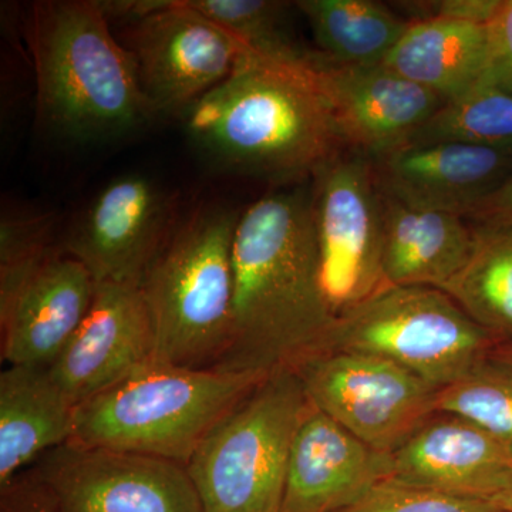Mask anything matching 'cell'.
Segmentation results:
<instances>
[{
  "mask_svg": "<svg viewBox=\"0 0 512 512\" xmlns=\"http://www.w3.org/2000/svg\"><path fill=\"white\" fill-rule=\"evenodd\" d=\"M184 117L212 163L275 183L315 177L348 151L322 55L296 45L242 50L227 79Z\"/></svg>",
  "mask_w": 512,
  "mask_h": 512,
  "instance_id": "cell-1",
  "label": "cell"
},
{
  "mask_svg": "<svg viewBox=\"0 0 512 512\" xmlns=\"http://www.w3.org/2000/svg\"><path fill=\"white\" fill-rule=\"evenodd\" d=\"M231 329L214 369L272 375L319 355L336 315L323 292L311 191L254 202L235 228Z\"/></svg>",
  "mask_w": 512,
  "mask_h": 512,
  "instance_id": "cell-2",
  "label": "cell"
},
{
  "mask_svg": "<svg viewBox=\"0 0 512 512\" xmlns=\"http://www.w3.org/2000/svg\"><path fill=\"white\" fill-rule=\"evenodd\" d=\"M26 37L39 120L57 136L76 143L110 140L156 116L97 0L35 3Z\"/></svg>",
  "mask_w": 512,
  "mask_h": 512,
  "instance_id": "cell-3",
  "label": "cell"
},
{
  "mask_svg": "<svg viewBox=\"0 0 512 512\" xmlns=\"http://www.w3.org/2000/svg\"><path fill=\"white\" fill-rule=\"evenodd\" d=\"M268 376L150 360L76 407L70 443L187 466L212 427Z\"/></svg>",
  "mask_w": 512,
  "mask_h": 512,
  "instance_id": "cell-4",
  "label": "cell"
},
{
  "mask_svg": "<svg viewBox=\"0 0 512 512\" xmlns=\"http://www.w3.org/2000/svg\"><path fill=\"white\" fill-rule=\"evenodd\" d=\"M238 215L220 207L191 215L173 228L140 292L146 302L158 362L214 369L227 349Z\"/></svg>",
  "mask_w": 512,
  "mask_h": 512,
  "instance_id": "cell-5",
  "label": "cell"
},
{
  "mask_svg": "<svg viewBox=\"0 0 512 512\" xmlns=\"http://www.w3.org/2000/svg\"><path fill=\"white\" fill-rule=\"evenodd\" d=\"M308 394L292 369L255 386L201 441L187 463L204 512H279L293 440Z\"/></svg>",
  "mask_w": 512,
  "mask_h": 512,
  "instance_id": "cell-6",
  "label": "cell"
},
{
  "mask_svg": "<svg viewBox=\"0 0 512 512\" xmlns=\"http://www.w3.org/2000/svg\"><path fill=\"white\" fill-rule=\"evenodd\" d=\"M497 345L446 292L387 285L336 318L319 355L384 357L443 389L488 359Z\"/></svg>",
  "mask_w": 512,
  "mask_h": 512,
  "instance_id": "cell-7",
  "label": "cell"
},
{
  "mask_svg": "<svg viewBox=\"0 0 512 512\" xmlns=\"http://www.w3.org/2000/svg\"><path fill=\"white\" fill-rule=\"evenodd\" d=\"M295 372L316 409L382 453L393 454L437 413L440 389L384 357L320 353Z\"/></svg>",
  "mask_w": 512,
  "mask_h": 512,
  "instance_id": "cell-8",
  "label": "cell"
},
{
  "mask_svg": "<svg viewBox=\"0 0 512 512\" xmlns=\"http://www.w3.org/2000/svg\"><path fill=\"white\" fill-rule=\"evenodd\" d=\"M311 194L323 292L338 318L387 286L382 204L372 161L342 154L313 177Z\"/></svg>",
  "mask_w": 512,
  "mask_h": 512,
  "instance_id": "cell-9",
  "label": "cell"
},
{
  "mask_svg": "<svg viewBox=\"0 0 512 512\" xmlns=\"http://www.w3.org/2000/svg\"><path fill=\"white\" fill-rule=\"evenodd\" d=\"M123 46L156 114L187 113L227 79L244 50L187 0H163L128 23Z\"/></svg>",
  "mask_w": 512,
  "mask_h": 512,
  "instance_id": "cell-10",
  "label": "cell"
},
{
  "mask_svg": "<svg viewBox=\"0 0 512 512\" xmlns=\"http://www.w3.org/2000/svg\"><path fill=\"white\" fill-rule=\"evenodd\" d=\"M30 470L60 512H204L187 466L164 458L66 443Z\"/></svg>",
  "mask_w": 512,
  "mask_h": 512,
  "instance_id": "cell-11",
  "label": "cell"
},
{
  "mask_svg": "<svg viewBox=\"0 0 512 512\" xmlns=\"http://www.w3.org/2000/svg\"><path fill=\"white\" fill-rule=\"evenodd\" d=\"M173 228L165 192L144 175H121L90 202L63 251L82 262L96 284L140 288Z\"/></svg>",
  "mask_w": 512,
  "mask_h": 512,
  "instance_id": "cell-12",
  "label": "cell"
},
{
  "mask_svg": "<svg viewBox=\"0 0 512 512\" xmlns=\"http://www.w3.org/2000/svg\"><path fill=\"white\" fill-rule=\"evenodd\" d=\"M96 285L82 262L52 248L16 284L0 289L3 362L49 367L86 318Z\"/></svg>",
  "mask_w": 512,
  "mask_h": 512,
  "instance_id": "cell-13",
  "label": "cell"
},
{
  "mask_svg": "<svg viewBox=\"0 0 512 512\" xmlns=\"http://www.w3.org/2000/svg\"><path fill=\"white\" fill-rule=\"evenodd\" d=\"M154 355L156 336L140 288L97 284L86 318L47 369L79 406Z\"/></svg>",
  "mask_w": 512,
  "mask_h": 512,
  "instance_id": "cell-14",
  "label": "cell"
},
{
  "mask_svg": "<svg viewBox=\"0 0 512 512\" xmlns=\"http://www.w3.org/2000/svg\"><path fill=\"white\" fill-rule=\"evenodd\" d=\"M322 63L346 148L369 160L409 143L446 103L383 63L342 66L323 55Z\"/></svg>",
  "mask_w": 512,
  "mask_h": 512,
  "instance_id": "cell-15",
  "label": "cell"
},
{
  "mask_svg": "<svg viewBox=\"0 0 512 512\" xmlns=\"http://www.w3.org/2000/svg\"><path fill=\"white\" fill-rule=\"evenodd\" d=\"M372 161L377 184L399 200L468 217L511 173L512 150L463 141H410Z\"/></svg>",
  "mask_w": 512,
  "mask_h": 512,
  "instance_id": "cell-16",
  "label": "cell"
},
{
  "mask_svg": "<svg viewBox=\"0 0 512 512\" xmlns=\"http://www.w3.org/2000/svg\"><path fill=\"white\" fill-rule=\"evenodd\" d=\"M390 476L392 454L367 446L311 403L293 440L279 512H336Z\"/></svg>",
  "mask_w": 512,
  "mask_h": 512,
  "instance_id": "cell-17",
  "label": "cell"
},
{
  "mask_svg": "<svg viewBox=\"0 0 512 512\" xmlns=\"http://www.w3.org/2000/svg\"><path fill=\"white\" fill-rule=\"evenodd\" d=\"M511 474L507 444L464 417L436 413L394 451L390 480L490 501Z\"/></svg>",
  "mask_w": 512,
  "mask_h": 512,
  "instance_id": "cell-18",
  "label": "cell"
},
{
  "mask_svg": "<svg viewBox=\"0 0 512 512\" xmlns=\"http://www.w3.org/2000/svg\"><path fill=\"white\" fill-rule=\"evenodd\" d=\"M379 190L384 282L443 291L467 264L476 228L468 227L463 215L409 204Z\"/></svg>",
  "mask_w": 512,
  "mask_h": 512,
  "instance_id": "cell-19",
  "label": "cell"
},
{
  "mask_svg": "<svg viewBox=\"0 0 512 512\" xmlns=\"http://www.w3.org/2000/svg\"><path fill=\"white\" fill-rule=\"evenodd\" d=\"M76 404L45 366H8L0 373V487L53 448L70 443Z\"/></svg>",
  "mask_w": 512,
  "mask_h": 512,
  "instance_id": "cell-20",
  "label": "cell"
},
{
  "mask_svg": "<svg viewBox=\"0 0 512 512\" xmlns=\"http://www.w3.org/2000/svg\"><path fill=\"white\" fill-rule=\"evenodd\" d=\"M487 60V26L430 16L410 23L383 64L447 103L484 83Z\"/></svg>",
  "mask_w": 512,
  "mask_h": 512,
  "instance_id": "cell-21",
  "label": "cell"
},
{
  "mask_svg": "<svg viewBox=\"0 0 512 512\" xmlns=\"http://www.w3.org/2000/svg\"><path fill=\"white\" fill-rule=\"evenodd\" d=\"M320 55L342 66L382 64L409 29V20L372 0H301Z\"/></svg>",
  "mask_w": 512,
  "mask_h": 512,
  "instance_id": "cell-22",
  "label": "cell"
},
{
  "mask_svg": "<svg viewBox=\"0 0 512 512\" xmlns=\"http://www.w3.org/2000/svg\"><path fill=\"white\" fill-rule=\"evenodd\" d=\"M443 292L498 343L512 342V225L478 224L467 264Z\"/></svg>",
  "mask_w": 512,
  "mask_h": 512,
  "instance_id": "cell-23",
  "label": "cell"
},
{
  "mask_svg": "<svg viewBox=\"0 0 512 512\" xmlns=\"http://www.w3.org/2000/svg\"><path fill=\"white\" fill-rule=\"evenodd\" d=\"M440 140L512 150V94L481 84L444 103L410 141Z\"/></svg>",
  "mask_w": 512,
  "mask_h": 512,
  "instance_id": "cell-24",
  "label": "cell"
},
{
  "mask_svg": "<svg viewBox=\"0 0 512 512\" xmlns=\"http://www.w3.org/2000/svg\"><path fill=\"white\" fill-rule=\"evenodd\" d=\"M436 410L473 421L512 450V367L488 357L439 390Z\"/></svg>",
  "mask_w": 512,
  "mask_h": 512,
  "instance_id": "cell-25",
  "label": "cell"
},
{
  "mask_svg": "<svg viewBox=\"0 0 512 512\" xmlns=\"http://www.w3.org/2000/svg\"><path fill=\"white\" fill-rule=\"evenodd\" d=\"M192 9L220 26L244 49L275 50L293 46L286 36V3L271 0H187Z\"/></svg>",
  "mask_w": 512,
  "mask_h": 512,
  "instance_id": "cell-26",
  "label": "cell"
},
{
  "mask_svg": "<svg viewBox=\"0 0 512 512\" xmlns=\"http://www.w3.org/2000/svg\"><path fill=\"white\" fill-rule=\"evenodd\" d=\"M336 512H504L481 498L460 497L386 480Z\"/></svg>",
  "mask_w": 512,
  "mask_h": 512,
  "instance_id": "cell-27",
  "label": "cell"
},
{
  "mask_svg": "<svg viewBox=\"0 0 512 512\" xmlns=\"http://www.w3.org/2000/svg\"><path fill=\"white\" fill-rule=\"evenodd\" d=\"M50 222L42 217L6 218L0 225V288L22 278L52 249Z\"/></svg>",
  "mask_w": 512,
  "mask_h": 512,
  "instance_id": "cell-28",
  "label": "cell"
},
{
  "mask_svg": "<svg viewBox=\"0 0 512 512\" xmlns=\"http://www.w3.org/2000/svg\"><path fill=\"white\" fill-rule=\"evenodd\" d=\"M485 26L488 60L483 84L512 94V0H500Z\"/></svg>",
  "mask_w": 512,
  "mask_h": 512,
  "instance_id": "cell-29",
  "label": "cell"
},
{
  "mask_svg": "<svg viewBox=\"0 0 512 512\" xmlns=\"http://www.w3.org/2000/svg\"><path fill=\"white\" fill-rule=\"evenodd\" d=\"M0 512H60L55 497L32 470L0 487Z\"/></svg>",
  "mask_w": 512,
  "mask_h": 512,
  "instance_id": "cell-30",
  "label": "cell"
},
{
  "mask_svg": "<svg viewBox=\"0 0 512 512\" xmlns=\"http://www.w3.org/2000/svg\"><path fill=\"white\" fill-rule=\"evenodd\" d=\"M468 217L478 224H511L512 222V171L507 178L494 188Z\"/></svg>",
  "mask_w": 512,
  "mask_h": 512,
  "instance_id": "cell-31",
  "label": "cell"
},
{
  "mask_svg": "<svg viewBox=\"0 0 512 512\" xmlns=\"http://www.w3.org/2000/svg\"><path fill=\"white\" fill-rule=\"evenodd\" d=\"M500 5V0H447L437 3L433 16L444 18L471 20V22L487 25L493 18L495 10Z\"/></svg>",
  "mask_w": 512,
  "mask_h": 512,
  "instance_id": "cell-32",
  "label": "cell"
},
{
  "mask_svg": "<svg viewBox=\"0 0 512 512\" xmlns=\"http://www.w3.org/2000/svg\"><path fill=\"white\" fill-rule=\"evenodd\" d=\"M490 501L504 512H512V474L503 487L490 498Z\"/></svg>",
  "mask_w": 512,
  "mask_h": 512,
  "instance_id": "cell-33",
  "label": "cell"
},
{
  "mask_svg": "<svg viewBox=\"0 0 512 512\" xmlns=\"http://www.w3.org/2000/svg\"><path fill=\"white\" fill-rule=\"evenodd\" d=\"M490 356L493 357V359L498 360V362L512 367V342L498 343Z\"/></svg>",
  "mask_w": 512,
  "mask_h": 512,
  "instance_id": "cell-34",
  "label": "cell"
},
{
  "mask_svg": "<svg viewBox=\"0 0 512 512\" xmlns=\"http://www.w3.org/2000/svg\"><path fill=\"white\" fill-rule=\"evenodd\" d=\"M510 225H512V222H511V224H510Z\"/></svg>",
  "mask_w": 512,
  "mask_h": 512,
  "instance_id": "cell-35",
  "label": "cell"
}]
</instances>
